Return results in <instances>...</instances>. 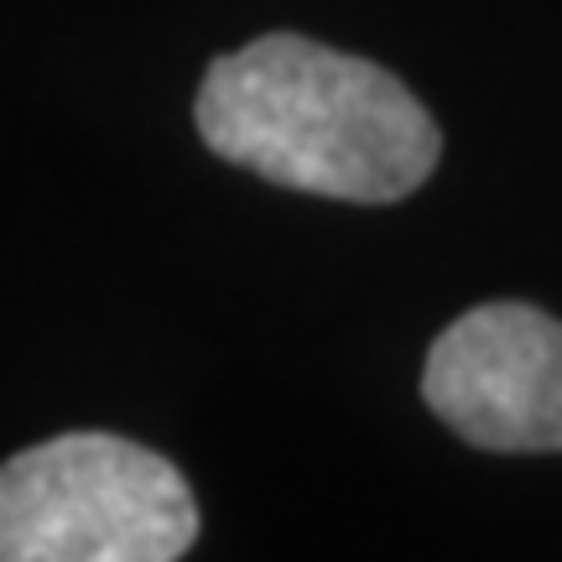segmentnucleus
I'll return each instance as SVG.
<instances>
[{"label": "nucleus", "instance_id": "obj_1", "mask_svg": "<svg viewBox=\"0 0 562 562\" xmlns=\"http://www.w3.org/2000/svg\"><path fill=\"white\" fill-rule=\"evenodd\" d=\"M193 121L214 157L344 203L406 199L442 157L438 125L396 74L297 32L209 63Z\"/></svg>", "mask_w": 562, "mask_h": 562}, {"label": "nucleus", "instance_id": "obj_2", "mask_svg": "<svg viewBox=\"0 0 562 562\" xmlns=\"http://www.w3.org/2000/svg\"><path fill=\"white\" fill-rule=\"evenodd\" d=\"M199 501L172 463L115 432H63L0 463V562H172Z\"/></svg>", "mask_w": 562, "mask_h": 562}, {"label": "nucleus", "instance_id": "obj_3", "mask_svg": "<svg viewBox=\"0 0 562 562\" xmlns=\"http://www.w3.org/2000/svg\"><path fill=\"white\" fill-rule=\"evenodd\" d=\"M422 396L490 453H562V323L526 302H484L448 323Z\"/></svg>", "mask_w": 562, "mask_h": 562}]
</instances>
